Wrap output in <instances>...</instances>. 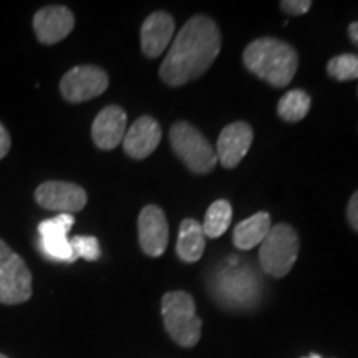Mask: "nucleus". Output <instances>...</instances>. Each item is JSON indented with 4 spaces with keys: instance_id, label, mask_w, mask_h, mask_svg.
<instances>
[{
    "instance_id": "f257e3e1",
    "label": "nucleus",
    "mask_w": 358,
    "mask_h": 358,
    "mask_svg": "<svg viewBox=\"0 0 358 358\" xmlns=\"http://www.w3.org/2000/svg\"><path fill=\"white\" fill-rule=\"evenodd\" d=\"M221 32L216 22L194 15L182 25L159 66V78L169 87H182L199 78L221 52Z\"/></svg>"
},
{
    "instance_id": "f03ea898",
    "label": "nucleus",
    "mask_w": 358,
    "mask_h": 358,
    "mask_svg": "<svg viewBox=\"0 0 358 358\" xmlns=\"http://www.w3.org/2000/svg\"><path fill=\"white\" fill-rule=\"evenodd\" d=\"M243 62L250 73L274 88L287 87L299 66V57L294 47L272 37L250 42L244 50Z\"/></svg>"
},
{
    "instance_id": "7ed1b4c3",
    "label": "nucleus",
    "mask_w": 358,
    "mask_h": 358,
    "mask_svg": "<svg viewBox=\"0 0 358 358\" xmlns=\"http://www.w3.org/2000/svg\"><path fill=\"white\" fill-rule=\"evenodd\" d=\"M161 317L169 337L179 347L191 348L199 342L203 322L196 315L194 299L182 290L168 292L161 299Z\"/></svg>"
},
{
    "instance_id": "20e7f679",
    "label": "nucleus",
    "mask_w": 358,
    "mask_h": 358,
    "mask_svg": "<svg viewBox=\"0 0 358 358\" xmlns=\"http://www.w3.org/2000/svg\"><path fill=\"white\" fill-rule=\"evenodd\" d=\"M214 297L226 307H249L257 301L261 280L249 266H239L237 257H231V266L219 268L213 275Z\"/></svg>"
},
{
    "instance_id": "39448f33",
    "label": "nucleus",
    "mask_w": 358,
    "mask_h": 358,
    "mask_svg": "<svg viewBox=\"0 0 358 358\" xmlns=\"http://www.w3.org/2000/svg\"><path fill=\"white\" fill-rule=\"evenodd\" d=\"M169 141L173 151L189 171L208 174L216 168L217 155L198 128L186 122L174 123L169 129Z\"/></svg>"
},
{
    "instance_id": "423d86ee",
    "label": "nucleus",
    "mask_w": 358,
    "mask_h": 358,
    "mask_svg": "<svg viewBox=\"0 0 358 358\" xmlns=\"http://www.w3.org/2000/svg\"><path fill=\"white\" fill-rule=\"evenodd\" d=\"M299 248L301 243L292 226L277 224L271 227L259 250V262L262 271L277 279L285 277L297 261Z\"/></svg>"
},
{
    "instance_id": "0eeeda50",
    "label": "nucleus",
    "mask_w": 358,
    "mask_h": 358,
    "mask_svg": "<svg viewBox=\"0 0 358 358\" xmlns=\"http://www.w3.org/2000/svg\"><path fill=\"white\" fill-rule=\"evenodd\" d=\"M32 297V274L19 254L0 239V303L19 306Z\"/></svg>"
},
{
    "instance_id": "6e6552de",
    "label": "nucleus",
    "mask_w": 358,
    "mask_h": 358,
    "mask_svg": "<svg viewBox=\"0 0 358 358\" xmlns=\"http://www.w3.org/2000/svg\"><path fill=\"white\" fill-rule=\"evenodd\" d=\"M73 224L75 217L71 214H58L38 224V250L45 259L65 264L77 261L69 239V232Z\"/></svg>"
},
{
    "instance_id": "1a4fd4ad",
    "label": "nucleus",
    "mask_w": 358,
    "mask_h": 358,
    "mask_svg": "<svg viewBox=\"0 0 358 358\" xmlns=\"http://www.w3.org/2000/svg\"><path fill=\"white\" fill-rule=\"evenodd\" d=\"M108 83V75L100 66L80 65L64 75L60 93L69 103H83L105 93Z\"/></svg>"
},
{
    "instance_id": "9d476101",
    "label": "nucleus",
    "mask_w": 358,
    "mask_h": 358,
    "mask_svg": "<svg viewBox=\"0 0 358 358\" xmlns=\"http://www.w3.org/2000/svg\"><path fill=\"white\" fill-rule=\"evenodd\" d=\"M35 201L48 211L73 214L87 206L88 196L82 186L66 181H47L35 189Z\"/></svg>"
},
{
    "instance_id": "9b49d317",
    "label": "nucleus",
    "mask_w": 358,
    "mask_h": 358,
    "mask_svg": "<svg viewBox=\"0 0 358 358\" xmlns=\"http://www.w3.org/2000/svg\"><path fill=\"white\" fill-rule=\"evenodd\" d=\"M138 239L146 256H163L169 241V227L163 209L155 204L145 206L141 209L138 217Z\"/></svg>"
},
{
    "instance_id": "f8f14e48",
    "label": "nucleus",
    "mask_w": 358,
    "mask_h": 358,
    "mask_svg": "<svg viewBox=\"0 0 358 358\" xmlns=\"http://www.w3.org/2000/svg\"><path fill=\"white\" fill-rule=\"evenodd\" d=\"M75 27V15L64 6L40 8L34 17L35 37L40 43L53 45L69 37Z\"/></svg>"
},
{
    "instance_id": "ddd939ff",
    "label": "nucleus",
    "mask_w": 358,
    "mask_h": 358,
    "mask_svg": "<svg viewBox=\"0 0 358 358\" xmlns=\"http://www.w3.org/2000/svg\"><path fill=\"white\" fill-rule=\"evenodd\" d=\"M252 140L254 131L250 124L244 122L229 124L219 134L217 161L226 169H234L249 153Z\"/></svg>"
},
{
    "instance_id": "4468645a",
    "label": "nucleus",
    "mask_w": 358,
    "mask_h": 358,
    "mask_svg": "<svg viewBox=\"0 0 358 358\" xmlns=\"http://www.w3.org/2000/svg\"><path fill=\"white\" fill-rule=\"evenodd\" d=\"M127 111L118 105H110L96 115L92 124V138L96 148L103 151L115 150L123 143L127 133Z\"/></svg>"
},
{
    "instance_id": "2eb2a0df",
    "label": "nucleus",
    "mask_w": 358,
    "mask_h": 358,
    "mask_svg": "<svg viewBox=\"0 0 358 358\" xmlns=\"http://www.w3.org/2000/svg\"><path fill=\"white\" fill-rule=\"evenodd\" d=\"M161 141V128L153 116H140L127 129L123 138V150L129 158L145 159L155 153Z\"/></svg>"
},
{
    "instance_id": "dca6fc26",
    "label": "nucleus",
    "mask_w": 358,
    "mask_h": 358,
    "mask_svg": "<svg viewBox=\"0 0 358 358\" xmlns=\"http://www.w3.org/2000/svg\"><path fill=\"white\" fill-rule=\"evenodd\" d=\"M174 35V19L168 12L151 13L141 25V50L148 58H158Z\"/></svg>"
},
{
    "instance_id": "f3484780",
    "label": "nucleus",
    "mask_w": 358,
    "mask_h": 358,
    "mask_svg": "<svg viewBox=\"0 0 358 358\" xmlns=\"http://www.w3.org/2000/svg\"><path fill=\"white\" fill-rule=\"evenodd\" d=\"M206 249V236L203 226L196 219L187 217L179 224L176 254L182 262L192 264L203 257Z\"/></svg>"
},
{
    "instance_id": "a211bd4d",
    "label": "nucleus",
    "mask_w": 358,
    "mask_h": 358,
    "mask_svg": "<svg viewBox=\"0 0 358 358\" xmlns=\"http://www.w3.org/2000/svg\"><path fill=\"white\" fill-rule=\"evenodd\" d=\"M271 231V216L268 213H256L236 226L232 241L237 249L250 250L261 245Z\"/></svg>"
},
{
    "instance_id": "6ab92c4d",
    "label": "nucleus",
    "mask_w": 358,
    "mask_h": 358,
    "mask_svg": "<svg viewBox=\"0 0 358 358\" xmlns=\"http://www.w3.org/2000/svg\"><path fill=\"white\" fill-rule=\"evenodd\" d=\"M232 221V206L229 201L226 199H217L209 206V209L206 211L203 232L209 239H216L221 237L224 232L229 229Z\"/></svg>"
},
{
    "instance_id": "aec40b11",
    "label": "nucleus",
    "mask_w": 358,
    "mask_h": 358,
    "mask_svg": "<svg viewBox=\"0 0 358 358\" xmlns=\"http://www.w3.org/2000/svg\"><path fill=\"white\" fill-rule=\"evenodd\" d=\"M312 100L307 92L303 90H290L280 98L279 105H277V115L280 116L284 122L297 123L307 116L310 111Z\"/></svg>"
},
{
    "instance_id": "412c9836",
    "label": "nucleus",
    "mask_w": 358,
    "mask_h": 358,
    "mask_svg": "<svg viewBox=\"0 0 358 358\" xmlns=\"http://www.w3.org/2000/svg\"><path fill=\"white\" fill-rule=\"evenodd\" d=\"M327 73L338 82H350L358 78V55L343 53L334 57L327 64Z\"/></svg>"
},
{
    "instance_id": "4be33fe9",
    "label": "nucleus",
    "mask_w": 358,
    "mask_h": 358,
    "mask_svg": "<svg viewBox=\"0 0 358 358\" xmlns=\"http://www.w3.org/2000/svg\"><path fill=\"white\" fill-rule=\"evenodd\" d=\"M70 245L77 259L93 262L101 257L100 243L95 236H75L70 239Z\"/></svg>"
},
{
    "instance_id": "5701e85b",
    "label": "nucleus",
    "mask_w": 358,
    "mask_h": 358,
    "mask_svg": "<svg viewBox=\"0 0 358 358\" xmlns=\"http://www.w3.org/2000/svg\"><path fill=\"white\" fill-rule=\"evenodd\" d=\"M310 0H284L280 2V8L289 15H303L310 10Z\"/></svg>"
},
{
    "instance_id": "b1692460",
    "label": "nucleus",
    "mask_w": 358,
    "mask_h": 358,
    "mask_svg": "<svg viewBox=\"0 0 358 358\" xmlns=\"http://www.w3.org/2000/svg\"><path fill=\"white\" fill-rule=\"evenodd\" d=\"M347 219L348 224L358 232V191L353 192V196L348 201L347 206Z\"/></svg>"
},
{
    "instance_id": "393cba45",
    "label": "nucleus",
    "mask_w": 358,
    "mask_h": 358,
    "mask_svg": "<svg viewBox=\"0 0 358 358\" xmlns=\"http://www.w3.org/2000/svg\"><path fill=\"white\" fill-rule=\"evenodd\" d=\"M10 146H12L10 133H8L7 128L0 123V159H3L8 155Z\"/></svg>"
},
{
    "instance_id": "a878e982",
    "label": "nucleus",
    "mask_w": 358,
    "mask_h": 358,
    "mask_svg": "<svg viewBox=\"0 0 358 358\" xmlns=\"http://www.w3.org/2000/svg\"><path fill=\"white\" fill-rule=\"evenodd\" d=\"M348 37L358 47V22H353V24L348 25Z\"/></svg>"
},
{
    "instance_id": "bb28decb",
    "label": "nucleus",
    "mask_w": 358,
    "mask_h": 358,
    "mask_svg": "<svg viewBox=\"0 0 358 358\" xmlns=\"http://www.w3.org/2000/svg\"><path fill=\"white\" fill-rule=\"evenodd\" d=\"M306 358H320V357L317 355V353H312V355H308V357H306Z\"/></svg>"
},
{
    "instance_id": "cd10ccee",
    "label": "nucleus",
    "mask_w": 358,
    "mask_h": 358,
    "mask_svg": "<svg viewBox=\"0 0 358 358\" xmlns=\"http://www.w3.org/2000/svg\"><path fill=\"white\" fill-rule=\"evenodd\" d=\"M0 358H8V357H6V355H3V353H0Z\"/></svg>"
}]
</instances>
